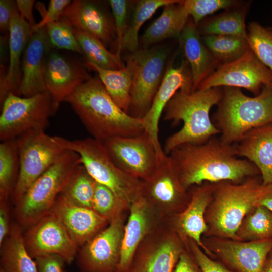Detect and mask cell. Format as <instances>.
<instances>
[{
	"mask_svg": "<svg viewBox=\"0 0 272 272\" xmlns=\"http://www.w3.org/2000/svg\"><path fill=\"white\" fill-rule=\"evenodd\" d=\"M67 102L92 135L101 142L115 137H132L145 131L142 119L124 111L109 95L99 78L91 77L77 87Z\"/></svg>",
	"mask_w": 272,
	"mask_h": 272,
	"instance_id": "7a4b0ae2",
	"label": "cell"
},
{
	"mask_svg": "<svg viewBox=\"0 0 272 272\" xmlns=\"http://www.w3.org/2000/svg\"><path fill=\"white\" fill-rule=\"evenodd\" d=\"M214 188V186L209 185L194 191L186 209L179 217L180 227L183 232L208 253L210 252L202 244L201 236L207 229L204 213L212 199Z\"/></svg>",
	"mask_w": 272,
	"mask_h": 272,
	"instance_id": "83f0119b",
	"label": "cell"
},
{
	"mask_svg": "<svg viewBox=\"0 0 272 272\" xmlns=\"http://www.w3.org/2000/svg\"><path fill=\"white\" fill-rule=\"evenodd\" d=\"M124 228L121 214L82 246L78 263L83 272H115L117 270Z\"/></svg>",
	"mask_w": 272,
	"mask_h": 272,
	"instance_id": "4fadbf2b",
	"label": "cell"
},
{
	"mask_svg": "<svg viewBox=\"0 0 272 272\" xmlns=\"http://www.w3.org/2000/svg\"><path fill=\"white\" fill-rule=\"evenodd\" d=\"M81 163L77 153L65 150L15 205L14 214L19 225L28 228L50 212L74 169Z\"/></svg>",
	"mask_w": 272,
	"mask_h": 272,
	"instance_id": "8992f818",
	"label": "cell"
},
{
	"mask_svg": "<svg viewBox=\"0 0 272 272\" xmlns=\"http://www.w3.org/2000/svg\"><path fill=\"white\" fill-rule=\"evenodd\" d=\"M186 190L170 157L165 154L153 174L144 181L141 196L153 208L165 213L186 198Z\"/></svg>",
	"mask_w": 272,
	"mask_h": 272,
	"instance_id": "2e32d148",
	"label": "cell"
},
{
	"mask_svg": "<svg viewBox=\"0 0 272 272\" xmlns=\"http://www.w3.org/2000/svg\"><path fill=\"white\" fill-rule=\"evenodd\" d=\"M96 183L81 163L74 169L60 194L74 205L92 209Z\"/></svg>",
	"mask_w": 272,
	"mask_h": 272,
	"instance_id": "d590c367",
	"label": "cell"
},
{
	"mask_svg": "<svg viewBox=\"0 0 272 272\" xmlns=\"http://www.w3.org/2000/svg\"><path fill=\"white\" fill-rule=\"evenodd\" d=\"M0 272H6L2 267L0 266Z\"/></svg>",
	"mask_w": 272,
	"mask_h": 272,
	"instance_id": "f5cc1de1",
	"label": "cell"
},
{
	"mask_svg": "<svg viewBox=\"0 0 272 272\" xmlns=\"http://www.w3.org/2000/svg\"><path fill=\"white\" fill-rule=\"evenodd\" d=\"M238 2L232 0H185L183 5L197 26L205 17L220 9L237 7Z\"/></svg>",
	"mask_w": 272,
	"mask_h": 272,
	"instance_id": "60d3db41",
	"label": "cell"
},
{
	"mask_svg": "<svg viewBox=\"0 0 272 272\" xmlns=\"http://www.w3.org/2000/svg\"><path fill=\"white\" fill-rule=\"evenodd\" d=\"M91 77L81 64L71 61L58 53H49L45 65V84L55 113L65 98Z\"/></svg>",
	"mask_w": 272,
	"mask_h": 272,
	"instance_id": "d6986e66",
	"label": "cell"
},
{
	"mask_svg": "<svg viewBox=\"0 0 272 272\" xmlns=\"http://www.w3.org/2000/svg\"><path fill=\"white\" fill-rule=\"evenodd\" d=\"M179 90L193 91L191 71L186 60L178 66L166 67L151 107L142 118L145 131L151 138L159 159L166 154L158 137L159 121L166 105Z\"/></svg>",
	"mask_w": 272,
	"mask_h": 272,
	"instance_id": "9a60e30c",
	"label": "cell"
},
{
	"mask_svg": "<svg viewBox=\"0 0 272 272\" xmlns=\"http://www.w3.org/2000/svg\"><path fill=\"white\" fill-rule=\"evenodd\" d=\"M37 272H65V260L56 254L45 255L35 258Z\"/></svg>",
	"mask_w": 272,
	"mask_h": 272,
	"instance_id": "ee69618b",
	"label": "cell"
},
{
	"mask_svg": "<svg viewBox=\"0 0 272 272\" xmlns=\"http://www.w3.org/2000/svg\"><path fill=\"white\" fill-rule=\"evenodd\" d=\"M7 201L0 200V245L8 236L11 228Z\"/></svg>",
	"mask_w": 272,
	"mask_h": 272,
	"instance_id": "c3c4849f",
	"label": "cell"
},
{
	"mask_svg": "<svg viewBox=\"0 0 272 272\" xmlns=\"http://www.w3.org/2000/svg\"><path fill=\"white\" fill-rule=\"evenodd\" d=\"M153 207L141 196L131 205L130 214L125 225L117 271H129L134 254L153 224Z\"/></svg>",
	"mask_w": 272,
	"mask_h": 272,
	"instance_id": "603a6c76",
	"label": "cell"
},
{
	"mask_svg": "<svg viewBox=\"0 0 272 272\" xmlns=\"http://www.w3.org/2000/svg\"><path fill=\"white\" fill-rule=\"evenodd\" d=\"M71 3L70 0H51L46 10L42 3L38 2L36 6L41 15L42 20L32 28L33 31L44 27L49 22L59 20Z\"/></svg>",
	"mask_w": 272,
	"mask_h": 272,
	"instance_id": "7bdbcfd3",
	"label": "cell"
},
{
	"mask_svg": "<svg viewBox=\"0 0 272 272\" xmlns=\"http://www.w3.org/2000/svg\"><path fill=\"white\" fill-rule=\"evenodd\" d=\"M217 252L236 272H262L272 251V238L250 242L225 241L218 244Z\"/></svg>",
	"mask_w": 272,
	"mask_h": 272,
	"instance_id": "d4e9b609",
	"label": "cell"
},
{
	"mask_svg": "<svg viewBox=\"0 0 272 272\" xmlns=\"http://www.w3.org/2000/svg\"><path fill=\"white\" fill-rule=\"evenodd\" d=\"M102 143L114 163L136 178L146 181L156 169L159 157L145 131L132 137H113Z\"/></svg>",
	"mask_w": 272,
	"mask_h": 272,
	"instance_id": "8fae6325",
	"label": "cell"
},
{
	"mask_svg": "<svg viewBox=\"0 0 272 272\" xmlns=\"http://www.w3.org/2000/svg\"><path fill=\"white\" fill-rule=\"evenodd\" d=\"M1 267L6 272H37L35 261L26 248L22 228L13 223L1 245Z\"/></svg>",
	"mask_w": 272,
	"mask_h": 272,
	"instance_id": "f1b7e54d",
	"label": "cell"
},
{
	"mask_svg": "<svg viewBox=\"0 0 272 272\" xmlns=\"http://www.w3.org/2000/svg\"><path fill=\"white\" fill-rule=\"evenodd\" d=\"M178 0L135 1L132 9L128 28L121 43V51L132 53L139 49V32L144 23L150 19L157 9Z\"/></svg>",
	"mask_w": 272,
	"mask_h": 272,
	"instance_id": "1f68e13d",
	"label": "cell"
},
{
	"mask_svg": "<svg viewBox=\"0 0 272 272\" xmlns=\"http://www.w3.org/2000/svg\"><path fill=\"white\" fill-rule=\"evenodd\" d=\"M92 209L110 222L127 209L111 190L97 182Z\"/></svg>",
	"mask_w": 272,
	"mask_h": 272,
	"instance_id": "ab89813d",
	"label": "cell"
},
{
	"mask_svg": "<svg viewBox=\"0 0 272 272\" xmlns=\"http://www.w3.org/2000/svg\"><path fill=\"white\" fill-rule=\"evenodd\" d=\"M54 138L64 150L77 153L96 182L111 190L126 209L142 195L144 181L120 169L102 142L92 137L73 140L58 136Z\"/></svg>",
	"mask_w": 272,
	"mask_h": 272,
	"instance_id": "5b68a950",
	"label": "cell"
},
{
	"mask_svg": "<svg viewBox=\"0 0 272 272\" xmlns=\"http://www.w3.org/2000/svg\"><path fill=\"white\" fill-rule=\"evenodd\" d=\"M267 85H272V72L249 48L239 59L220 65L197 89L233 87L246 89L257 95Z\"/></svg>",
	"mask_w": 272,
	"mask_h": 272,
	"instance_id": "7c38bea8",
	"label": "cell"
},
{
	"mask_svg": "<svg viewBox=\"0 0 272 272\" xmlns=\"http://www.w3.org/2000/svg\"><path fill=\"white\" fill-rule=\"evenodd\" d=\"M16 6L11 0L0 1V29L1 31H9L12 12Z\"/></svg>",
	"mask_w": 272,
	"mask_h": 272,
	"instance_id": "bcb514c9",
	"label": "cell"
},
{
	"mask_svg": "<svg viewBox=\"0 0 272 272\" xmlns=\"http://www.w3.org/2000/svg\"><path fill=\"white\" fill-rule=\"evenodd\" d=\"M168 56L167 49L155 47L139 49L126 56L133 73L130 115L142 119L149 111L164 76Z\"/></svg>",
	"mask_w": 272,
	"mask_h": 272,
	"instance_id": "9c48e42d",
	"label": "cell"
},
{
	"mask_svg": "<svg viewBox=\"0 0 272 272\" xmlns=\"http://www.w3.org/2000/svg\"><path fill=\"white\" fill-rule=\"evenodd\" d=\"M247 30L249 48L272 72V32L255 21L248 24Z\"/></svg>",
	"mask_w": 272,
	"mask_h": 272,
	"instance_id": "74e56055",
	"label": "cell"
},
{
	"mask_svg": "<svg viewBox=\"0 0 272 272\" xmlns=\"http://www.w3.org/2000/svg\"><path fill=\"white\" fill-rule=\"evenodd\" d=\"M236 8V7H235ZM223 13L201 21L197 26L202 35H228L247 38L245 25L246 6L231 8Z\"/></svg>",
	"mask_w": 272,
	"mask_h": 272,
	"instance_id": "4dcf8cb0",
	"label": "cell"
},
{
	"mask_svg": "<svg viewBox=\"0 0 272 272\" xmlns=\"http://www.w3.org/2000/svg\"><path fill=\"white\" fill-rule=\"evenodd\" d=\"M237 233L241 238L253 241L272 238V212L258 205L242 222Z\"/></svg>",
	"mask_w": 272,
	"mask_h": 272,
	"instance_id": "8d00e7d4",
	"label": "cell"
},
{
	"mask_svg": "<svg viewBox=\"0 0 272 272\" xmlns=\"http://www.w3.org/2000/svg\"><path fill=\"white\" fill-rule=\"evenodd\" d=\"M108 2L112 10L116 35L117 49L115 54L121 58V43L129 25L130 14L135 1L110 0Z\"/></svg>",
	"mask_w": 272,
	"mask_h": 272,
	"instance_id": "b9f144b4",
	"label": "cell"
},
{
	"mask_svg": "<svg viewBox=\"0 0 272 272\" xmlns=\"http://www.w3.org/2000/svg\"><path fill=\"white\" fill-rule=\"evenodd\" d=\"M220 182L214 188L210 217L212 229L220 236L239 239L237 232L245 215L258 205L268 185L251 177L241 184Z\"/></svg>",
	"mask_w": 272,
	"mask_h": 272,
	"instance_id": "52a82bcc",
	"label": "cell"
},
{
	"mask_svg": "<svg viewBox=\"0 0 272 272\" xmlns=\"http://www.w3.org/2000/svg\"><path fill=\"white\" fill-rule=\"evenodd\" d=\"M258 205H262L272 212V185H268L267 190L260 199Z\"/></svg>",
	"mask_w": 272,
	"mask_h": 272,
	"instance_id": "f907efd6",
	"label": "cell"
},
{
	"mask_svg": "<svg viewBox=\"0 0 272 272\" xmlns=\"http://www.w3.org/2000/svg\"><path fill=\"white\" fill-rule=\"evenodd\" d=\"M253 128L233 144L235 154L253 164L261 173L262 184L272 185V125Z\"/></svg>",
	"mask_w": 272,
	"mask_h": 272,
	"instance_id": "cb8c5ba5",
	"label": "cell"
},
{
	"mask_svg": "<svg viewBox=\"0 0 272 272\" xmlns=\"http://www.w3.org/2000/svg\"><path fill=\"white\" fill-rule=\"evenodd\" d=\"M182 252L175 237L163 234L137 250L129 271L173 272Z\"/></svg>",
	"mask_w": 272,
	"mask_h": 272,
	"instance_id": "7402d4cb",
	"label": "cell"
},
{
	"mask_svg": "<svg viewBox=\"0 0 272 272\" xmlns=\"http://www.w3.org/2000/svg\"><path fill=\"white\" fill-rule=\"evenodd\" d=\"M203 43L220 65L242 56L249 48L247 38L228 35H203Z\"/></svg>",
	"mask_w": 272,
	"mask_h": 272,
	"instance_id": "e575fe53",
	"label": "cell"
},
{
	"mask_svg": "<svg viewBox=\"0 0 272 272\" xmlns=\"http://www.w3.org/2000/svg\"><path fill=\"white\" fill-rule=\"evenodd\" d=\"M61 18L71 27L85 31L101 40L106 46L115 45L117 40L113 16L95 1L75 0L65 10Z\"/></svg>",
	"mask_w": 272,
	"mask_h": 272,
	"instance_id": "ac0fdd59",
	"label": "cell"
},
{
	"mask_svg": "<svg viewBox=\"0 0 272 272\" xmlns=\"http://www.w3.org/2000/svg\"><path fill=\"white\" fill-rule=\"evenodd\" d=\"M23 236L27 251L33 259L56 254L70 264L78 251L79 247L52 211L28 228Z\"/></svg>",
	"mask_w": 272,
	"mask_h": 272,
	"instance_id": "5bb4252c",
	"label": "cell"
},
{
	"mask_svg": "<svg viewBox=\"0 0 272 272\" xmlns=\"http://www.w3.org/2000/svg\"><path fill=\"white\" fill-rule=\"evenodd\" d=\"M115 272H131L130 271H115Z\"/></svg>",
	"mask_w": 272,
	"mask_h": 272,
	"instance_id": "11a10c76",
	"label": "cell"
},
{
	"mask_svg": "<svg viewBox=\"0 0 272 272\" xmlns=\"http://www.w3.org/2000/svg\"><path fill=\"white\" fill-rule=\"evenodd\" d=\"M178 39L190 66L194 91L219 64L203 43L192 19H189Z\"/></svg>",
	"mask_w": 272,
	"mask_h": 272,
	"instance_id": "484cf974",
	"label": "cell"
},
{
	"mask_svg": "<svg viewBox=\"0 0 272 272\" xmlns=\"http://www.w3.org/2000/svg\"><path fill=\"white\" fill-rule=\"evenodd\" d=\"M51 47L45 27L34 31L22 55L21 81L15 94L26 97L47 91L44 75Z\"/></svg>",
	"mask_w": 272,
	"mask_h": 272,
	"instance_id": "e0dca14e",
	"label": "cell"
},
{
	"mask_svg": "<svg viewBox=\"0 0 272 272\" xmlns=\"http://www.w3.org/2000/svg\"><path fill=\"white\" fill-rule=\"evenodd\" d=\"M118 70L100 67L85 61V66L96 72L107 92L124 111L128 113L131 102V90L133 73L131 66L127 63Z\"/></svg>",
	"mask_w": 272,
	"mask_h": 272,
	"instance_id": "f546056e",
	"label": "cell"
},
{
	"mask_svg": "<svg viewBox=\"0 0 272 272\" xmlns=\"http://www.w3.org/2000/svg\"><path fill=\"white\" fill-rule=\"evenodd\" d=\"M19 172V158L16 139L0 144V200L11 196Z\"/></svg>",
	"mask_w": 272,
	"mask_h": 272,
	"instance_id": "836d02e7",
	"label": "cell"
},
{
	"mask_svg": "<svg viewBox=\"0 0 272 272\" xmlns=\"http://www.w3.org/2000/svg\"><path fill=\"white\" fill-rule=\"evenodd\" d=\"M199 269L187 254L182 252L173 272H200Z\"/></svg>",
	"mask_w": 272,
	"mask_h": 272,
	"instance_id": "681fc988",
	"label": "cell"
},
{
	"mask_svg": "<svg viewBox=\"0 0 272 272\" xmlns=\"http://www.w3.org/2000/svg\"><path fill=\"white\" fill-rule=\"evenodd\" d=\"M48 39L51 47L72 51L81 54V48L69 23L61 18L45 25Z\"/></svg>",
	"mask_w": 272,
	"mask_h": 272,
	"instance_id": "f35d334b",
	"label": "cell"
},
{
	"mask_svg": "<svg viewBox=\"0 0 272 272\" xmlns=\"http://www.w3.org/2000/svg\"><path fill=\"white\" fill-rule=\"evenodd\" d=\"M9 63L1 79L0 100L2 104L8 95L16 94L21 78V60L24 51L34 31L20 16L17 5L12 12L9 28Z\"/></svg>",
	"mask_w": 272,
	"mask_h": 272,
	"instance_id": "44dd1931",
	"label": "cell"
},
{
	"mask_svg": "<svg viewBox=\"0 0 272 272\" xmlns=\"http://www.w3.org/2000/svg\"><path fill=\"white\" fill-rule=\"evenodd\" d=\"M192 246L194 256L201 272H235L209 258L198 246L193 244Z\"/></svg>",
	"mask_w": 272,
	"mask_h": 272,
	"instance_id": "f6af8a7d",
	"label": "cell"
},
{
	"mask_svg": "<svg viewBox=\"0 0 272 272\" xmlns=\"http://www.w3.org/2000/svg\"><path fill=\"white\" fill-rule=\"evenodd\" d=\"M262 272H272V251L266 258Z\"/></svg>",
	"mask_w": 272,
	"mask_h": 272,
	"instance_id": "816d5d0a",
	"label": "cell"
},
{
	"mask_svg": "<svg viewBox=\"0 0 272 272\" xmlns=\"http://www.w3.org/2000/svg\"><path fill=\"white\" fill-rule=\"evenodd\" d=\"M72 29L86 61L106 69L118 70L124 66L121 58L108 50L99 39L85 31Z\"/></svg>",
	"mask_w": 272,
	"mask_h": 272,
	"instance_id": "d6a6232c",
	"label": "cell"
},
{
	"mask_svg": "<svg viewBox=\"0 0 272 272\" xmlns=\"http://www.w3.org/2000/svg\"><path fill=\"white\" fill-rule=\"evenodd\" d=\"M183 1L163 7L162 13L146 29L141 41L146 47L166 39L179 38L189 20Z\"/></svg>",
	"mask_w": 272,
	"mask_h": 272,
	"instance_id": "4316f807",
	"label": "cell"
},
{
	"mask_svg": "<svg viewBox=\"0 0 272 272\" xmlns=\"http://www.w3.org/2000/svg\"><path fill=\"white\" fill-rule=\"evenodd\" d=\"M221 88L212 120L222 142L233 145L250 130L272 123V85L264 86L254 97L246 95L239 88Z\"/></svg>",
	"mask_w": 272,
	"mask_h": 272,
	"instance_id": "277c9868",
	"label": "cell"
},
{
	"mask_svg": "<svg viewBox=\"0 0 272 272\" xmlns=\"http://www.w3.org/2000/svg\"><path fill=\"white\" fill-rule=\"evenodd\" d=\"M168 155L186 189L204 181L238 184L259 172L253 164L236 156L233 145L219 138L213 137L201 144L181 145Z\"/></svg>",
	"mask_w": 272,
	"mask_h": 272,
	"instance_id": "6da1fadb",
	"label": "cell"
},
{
	"mask_svg": "<svg viewBox=\"0 0 272 272\" xmlns=\"http://www.w3.org/2000/svg\"><path fill=\"white\" fill-rule=\"evenodd\" d=\"M19 172L11 195L16 205L32 183L42 175L66 150L45 130L31 129L16 139Z\"/></svg>",
	"mask_w": 272,
	"mask_h": 272,
	"instance_id": "ba28073f",
	"label": "cell"
},
{
	"mask_svg": "<svg viewBox=\"0 0 272 272\" xmlns=\"http://www.w3.org/2000/svg\"><path fill=\"white\" fill-rule=\"evenodd\" d=\"M267 28H268V29L269 30H270L272 32V26H271V27H267Z\"/></svg>",
	"mask_w": 272,
	"mask_h": 272,
	"instance_id": "db71d44e",
	"label": "cell"
},
{
	"mask_svg": "<svg viewBox=\"0 0 272 272\" xmlns=\"http://www.w3.org/2000/svg\"><path fill=\"white\" fill-rule=\"evenodd\" d=\"M221 96V87L176 92L164 109V119L174 126L182 122L183 126L166 139L163 149L166 154L181 145L203 144L220 134L210 112Z\"/></svg>",
	"mask_w": 272,
	"mask_h": 272,
	"instance_id": "3957f363",
	"label": "cell"
},
{
	"mask_svg": "<svg viewBox=\"0 0 272 272\" xmlns=\"http://www.w3.org/2000/svg\"><path fill=\"white\" fill-rule=\"evenodd\" d=\"M16 4L22 18L33 28L37 23L33 14L34 0H17Z\"/></svg>",
	"mask_w": 272,
	"mask_h": 272,
	"instance_id": "7dc6e473",
	"label": "cell"
},
{
	"mask_svg": "<svg viewBox=\"0 0 272 272\" xmlns=\"http://www.w3.org/2000/svg\"><path fill=\"white\" fill-rule=\"evenodd\" d=\"M1 105V142L16 139L29 130H45L55 113L47 91L26 97L10 92Z\"/></svg>",
	"mask_w": 272,
	"mask_h": 272,
	"instance_id": "30bf717a",
	"label": "cell"
},
{
	"mask_svg": "<svg viewBox=\"0 0 272 272\" xmlns=\"http://www.w3.org/2000/svg\"><path fill=\"white\" fill-rule=\"evenodd\" d=\"M51 211L60 219L78 245L82 247L109 222L93 210L74 205L60 194Z\"/></svg>",
	"mask_w": 272,
	"mask_h": 272,
	"instance_id": "ffe728a7",
	"label": "cell"
}]
</instances>
